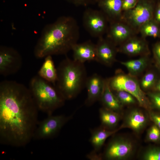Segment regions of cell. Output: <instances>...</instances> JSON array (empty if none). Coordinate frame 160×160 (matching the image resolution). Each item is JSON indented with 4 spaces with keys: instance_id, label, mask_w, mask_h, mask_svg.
Listing matches in <instances>:
<instances>
[{
    "instance_id": "obj_1",
    "label": "cell",
    "mask_w": 160,
    "mask_h": 160,
    "mask_svg": "<svg viewBox=\"0 0 160 160\" xmlns=\"http://www.w3.org/2000/svg\"><path fill=\"white\" fill-rule=\"evenodd\" d=\"M29 88L16 81L0 83V142L25 146L32 138L37 126L38 111Z\"/></svg>"
},
{
    "instance_id": "obj_2",
    "label": "cell",
    "mask_w": 160,
    "mask_h": 160,
    "mask_svg": "<svg viewBox=\"0 0 160 160\" xmlns=\"http://www.w3.org/2000/svg\"><path fill=\"white\" fill-rule=\"evenodd\" d=\"M79 27L75 19L62 16L43 28L35 47L34 54L38 58L48 55L65 54L77 43Z\"/></svg>"
},
{
    "instance_id": "obj_3",
    "label": "cell",
    "mask_w": 160,
    "mask_h": 160,
    "mask_svg": "<svg viewBox=\"0 0 160 160\" xmlns=\"http://www.w3.org/2000/svg\"><path fill=\"white\" fill-rule=\"evenodd\" d=\"M57 69L54 86L65 100L75 97L85 86L87 78L84 63L67 57Z\"/></svg>"
},
{
    "instance_id": "obj_4",
    "label": "cell",
    "mask_w": 160,
    "mask_h": 160,
    "mask_svg": "<svg viewBox=\"0 0 160 160\" xmlns=\"http://www.w3.org/2000/svg\"><path fill=\"white\" fill-rule=\"evenodd\" d=\"M52 84L38 75L31 78L28 87L39 110L48 116L63 106L65 100Z\"/></svg>"
},
{
    "instance_id": "obj_5",
    "label": "cell",
    "mask_w": 160,
    "mask_h": 160,
    "mask_svg": "<svg viewBox=\"0 0 160 160\" xmlns=\"http://www.w3.org/2000/svg\"><path fill=\"white\" fill-rule=\"evenodd\" d=\"M109 81L110 86L113 91L127 92L136 98L140 106L148 112L152 110L150 100L146 94L141 89L136 77L118 70L113 77L109 78Z\"/></svg>"
},
{
    "instance_id": "obj_6",
    "label": "cell",
    "mask_w": 160,
    "mask_h": 160,
    "mask_svg": "<svg viewBox=\"0 0 160 160\" xmlns=\"http://www.w3.org/2000/svg\"><path fill=\"white\" fill-rule=\"evenodd\" d=\"M153 6L150 0H139L135 6L125 11L120 18L132 28L138 29L153 19Z\"/></svg>"
},
{
    "instance_id": "obj_7",
    "label": "cell",
    "mask_w": 160,
    "mask_h": 160,
    "mask_svg": "<svg viewBox=\"0 0 160 160\" xmlns=\"http://www.w3.org/2000/svg\"><path fill=\"white\" fill-rule=\"evenodd\" d=\"M113 137L106 148L103 156V158L108 160H124L130 158L135 150L132 141L122 136Z\"/></svg>"
},
{
    "instance_id": "obj_8",
    "label": "cell",
    "mask_w": 160,
    "mask_h": 160,
    "mask_svg": "<svg viewBox=\"0 0 160 160\" xmlns=\"http://www.w3.org/2000/svg\"><path fill=\"white\" fill-rule=\"evenodd\" d=\"M72 117V115L65 116L63 115L48 116L47 118L38 123L33 138L41 140L53 137Z\"/></svg>"
},
{
    "instance_id": "obj_9",
    "label": "cell",
    "mask_w": 160,
    "mask_h": 160,
    "mask_svg": "<svg viewBox=\"0 0 160 160\" xmlns=\"http://www.w3.org/2000/svg\"><path fill=\"white\" fill-rule=\"evenodd\" d=\"M107 17L100 10L88 8L84 12L83 25L92 36L99 38L107 31Z\"/></svg>"
},
{
    "instance_id": "obj_10",
    "label": "cell",
    "mask_w": 160,
    "mask_h": 160,
    "mask_svg": "<svg viewBox=\"0 0 160 160\" xmlns=\"http://www.w3.org/2000/svg\"><path fill=\"white\" fill-rule=\"evenodd\" d=\"M22 59L19 53L11 47H0V74L7 76L17 73L21 68Z\"/></svg>"
},
{
    "instance_id": "obj_11",
    "label": "cell",
    "mask_w": 160,
    "mask_h": 160,
    "mask_svg": "<svg viewBox=\"0 0 160 160\" xmlns=\"http://www.w3.org/2000/svg\"><path fill=\"white\" fill-rule=\"evenodd\" d=\"M150 119L149 113L136 108L129 110L126 114L121 129L128 128L135 133L142 132L148 124Z\"/></svg>"
},
{
    "instance_id": "obj_12",
    "label": "cell",
    "mask_w": 160,
    "mask_h": 160,
    "mask_svg": "<svg viewBox=\"0 0 160 160\" xmlns=\"http://www.w3.org/2000/svg\"><path fill=\"white\" fill-rule=\"evenodd\" d=\"M97 62L108 66H112L116 61L117 49L108 39L98 38L96 44Z\"/></svg>"
},
{
    "instance_id": "obj_13",
    "label": "cell",
    "mask_w": 160,
    "mask_h": 160,
    "mask_svg": "<svg viewBox=\"0 0 160 160\" xmlns=\"http://www.w3.org/2000/svg\"><path fill=\"white\" fill-rule=\"evenodd\" d=\"M105 79L95 73L87 79L85 86L87 91V95L85 104L89 106L100 100L104 85Z\"/></svg>"
},
{
    "instance_id": "obj_14",
    "label": "cell",
    "mask_w": 160,
    "mask_h": 160,
    "mask_svg": "<svg viewBox=\"0 0 160 160\" xmlns=\"http://www.w3.org/2000/svg\"><path fill=\"white\" fill-rule=\"evenodd\" d=\"M117 50L130 56H148L150 52L148 45L144 40L132 37L124 42Z\"/></svg>"
},
{
    "instance_id": "obj_15",
    "label": "cell",
    "mask_w": 160,
    "mask_h": 160,
    "mask_svg": "<svg viewBox=\"0 0 160 160\" xmlns=\"http://www.w3.org/2000/svg\"><path fill=\"white\" fill-rule=\"evenodd\" d=\"M107 32L108 39L116 46L126 41L132 34V29L129 26L118 21L111 23Z\"/></svg>"
},
{
    "instance_id": "obj_16",
    "label": "cell",
    "mask_w": 160,
    "mask_h": 160,
    "mask_svg": "<svg viewBox=\"0 0 160 160\" xmlns=\"http://www.w3.org/2000/svg\"><path fill=\"white\" fill-rule=\"evenodd\" d=\"M73 60L84 63L87 61H96V44L88 40L81 43H76L72 48Z\"/></svg>"
},
{
    "instance_id": "obj_17",
    "label": "cell",
    "mask_w": 160,
    "mask_h": 160,
    "mask_svg": "<svg viewBox=\"0 0 160 160\" xmlns=\"http://www.w3.org/2000/svg\"><path fill=\"white\" fill-rule=\"evenodd\" d=\"M123 0H97L98 7L111 23L117 21L121 16Z\"/></svg>"
},
{
    "instance_id": "obj_18",
    "label": "cell",
    "mask_w": 160,
    "mask_h": 160,
    "mask_svg": "<svg viewBox=\"0 0 160 160\" xmlns=\"http://www.w3.org/2000/svg\"><path fill=\"white\" fill-rule=\"evenodd\" d=\"M100 100L103 107L121 114L123 105L111 88L109 78L105 79L103 89Z\"/></svg>"
},
{
    "instance_id": "obj_19",
    "label": "cell",
    "mask_w": 160,
    "mask_h": 160,
    "mask_svg": "<svg viewBox=\"0 0 160 160\" xmlns=\"http://www.w3.org/2000/svg\"><path fill=\"white\" fill-rule=\"evenodd\" d=\"M120 129L119 127L114 130H110L100 126L92 130L89 140L94 148L92 152L97 153L101 149L107 139Z\"/></svg>"
},
{
    "instance_id": "obj_20",
    "label": "cell",
    "mask_w": 160,
    "mask_h": 160,
    "mask_svg": "<svg viewBox=\"0 0 160 160\" xmlns=\"http://www.w3.org/2000/svg\"><path fill=\"white\" fill-rule=\"evenodd\" d=\"M38 74L44 80L55 85L57 79V71L52 56L48 55L45 57Z\"/></svg>"
},
{
    "instance_id": "obj_21",
    "label": "cell",
    "mask_w": 160,
    "mask_h": 160,
    "mask_svg": "<svg viewBox=\"0 0 160 160\" xmlns=\"http://www.w3.org/2000/svg\"><path fill=\"white\" fill-rule=\"evenodd\" d=\"M99 113L100 126L110 130L116 129L121 119V114L103 107L100 109Z\"/></svg>"
},
{
    "instance_id": "obj_22",
    "label": "cell",
    "mask_w": 160,
    "mask_h": 160,
    "mask_svg": "<svg viewBox=\"0 0 160 160\" xmlns=\"http://www.w3.org/2000/svg\"><path fill=\"white\" fill-rule=\"evenodd\" d=\"M148 63L147 56H142L137 59L121 62V64L127 68L129 74L135 77L142 73L147 68Z\"/></svg>"
},
{
    "instance_id": "obj_23",
    "label": "cell",
    "mask_w": 160,
    "mask_h": 160,
    "mask_svg": "<svg viewBox=\"0 0 160 160\" xmlns=\"http://www.w3.org/2000/svg\"><path fill=\"white\" fill-rule=\"evenodd\" d=\"M139 30L144 37L149 36L156 38L160 36V29L157 23L153 19L143 25Z\"/></svg>"
},
{
    "instance_id": "obj_24",
    "label": "cell",
    "mask_w": 160,
    "mask_h": 160,
    "mask_svg": "<svg viewBox=\"0 0 160 160\" xmlns=\"http://www.w3.org/2000/svg\"><path fill=\"white\" fill-rule=\"evenodd\" d=\"M157 82V78L155 74L152 71H150L144 75L140 84L141 89L144 91L154 88Z\"/></svg>"
},
{
    "instance_id": "obj_25",
    "label": "cell",
    "mask_w": 160,
    "mask_h": 160,
    "mask_svg": "<svg viewBox=\"0 0 160 160\" xmlns=\"http://www.w3.org/2000/svg\"><path fill=\"white\" fill-rule=\"evenodd\" d=\"M113 92L122 105H132L138 104L136 98L127 92L124 91Z\"/></svg>"
},
{
    "instance_id": "obj_26",
    "label": "cell",
    "mask_w": 160,
    "mask_h": 160,
    "mask_svg": "<svg viewBox=\"0 0 160 160\" xmlns=\"http://www.w3.org/2000/svg\"><path fill=\"white\" fill-rule=\"evenodd\" d=\"M141 157L144 160H160V147L153 146L147 148Z\"/></svg>"
},
{
    "instance_id": "obj_27",
    "label": "cell",
    "mask_w": 160,
    "mask_h": 160,
    "mask_svg": "<svg viewBox=\"0 0 160 160\" xmlns=\"http://www.w3.org/2000/svg\"><path fill=\"white\" fill-rule=\"evenodd\" d=\"M145 140L148 142H160V129L155 124L151 125L147 130Z\"/></svg>"
},
{
    "instance_id": "obj_28",
    "label": "cell",
    "mask_w": 160,
    "mask_h": 160,
    "mask_svg": "<svg viewBox=\"0 0 160 160\" xmlns=\"http://www.w3.org/2000/svg\"><path fill=\"white\" fill-rule=\"evenodd\" d=\"M151 103L152 108L160 111V92L155 91L146 94Z\"/></svg>"
},
{
    "instance_id": "obj_29",
    "label": "cell",
    "mask_w": 160,
    "mask_h": 160,
    "mask_svg": "<svg viewBox=\"0 0 160 160\" xmlns=\"http://www.w3.org/2000/svg\"><path fill=\"white\" fill-rule=\"evenodd\" d=\"M148 113L151 120L160 129V112H156L151 110Z\"/></svg>"
},
{
    "instance_id": "obj_30",
    "label": "cell",
    "mask_w": 160,
    "mask_h": 160,
    "mask_svg": "<svg viewBox=\"0 0 160 160\" xmlns=\"http://www.w3.org/2000/svg\"><path fill=\"white\" fill-rule=\"evenodd\" d=\"M76 6H86L97 3V0H66Z\"/></svg>"
},
{
    "instance_id": "obj_31",
    "label": "cell",
    "mask_w": 160,
    "mask_h": 160,
    "mask_svg": "<svg viewBox=\"0 0 160 160\" xmlns=\"http://www.w3.org/2000/svg\"><path fill=\"white\" fill-rule=\"evenodd\" d=\"M139 0H123L122 10L124 11L132 9L137 5Z\"/></svg>"
},
{
    "instance_id": "obj_32",
    "label": "cell",
    "mask_w": 160,
    "mask_h": 160,
    "mask_svg": "<svg viewBox=\"0 0 160 160\" xmlns=\"http://www.w3.org/2000/svg\"><path fill=\"white\" fill-rule=\"evenodd\" d=\"M153 52L157 60L160 61V42L157 43L154 46Z\"/></svg>"
},
{
    "instance_id": "obj_33",
    "label": "cell",
    "mask_w": 160,
    "mask_h": 160,
    "mask_svg": "<svg viewBox=\"0 0 160 160\" xmlns=\"http://www.w3.org/2000/svg\"><path fill=\"white\" fill-rule=\"evenodd\" d=\"M155 21L160 24V2L157 4L155 14Z\"/></svg>"
},
{
    "instance_id": "obj_34",
    "label": "cell",
    "mask_w": 160,
    "mask_h": 160,
    "mask_svg": "<svg viewBox=\"0 0 160 160\" xmlns=\"http://www.w3.org/2000/svg\"><path fill=\"white\" fill-rule=\"evenodd\" d=\"M154 89L155 91L160 92V80L157 81Z\"/></svg>"
},
{
    "instance_id": "obj_35",
    "label": "cell",
    "mask_w": 160,
    "mask_h": 160,
    "mask_svg": "<svg viewBox=\"0 0 160 160\" xmlns=\"http://www.w3.org/2000/svg\"><path fill=\"white\" fill-rule=\"evenodd\" d=\"M156 65L160 69V61L157 60Z\"/></svg>"
}]
</instances>
